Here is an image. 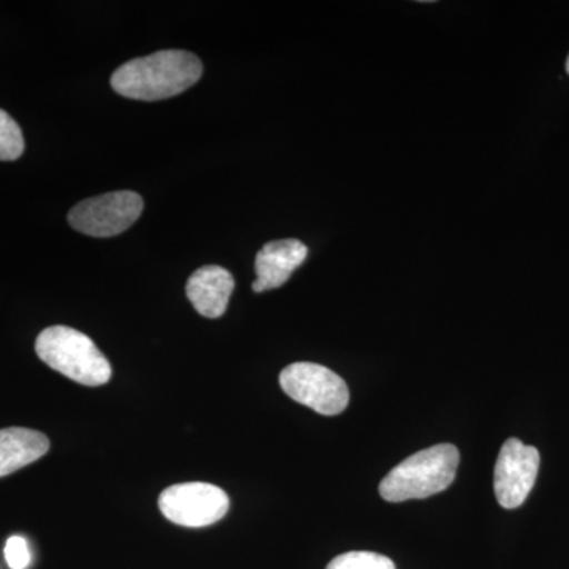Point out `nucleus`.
<instances>
[{"label":"nucleus","instance_id":"obj_13","mask_svg":"<svg viewBox=\"0 0 569 569\" xmlns=\"http://www.w3.org/2000/svg\"><path fill=\"white\" fill-rule=\"evenodd\" d=\"M6 560L11 569H26L31 565V550L22 537H11L6 545Z\"/></svg>","mask_w":569,"mask_h":569},{"label":"nucleus","instance_id":"obj_8","mask_svg":"<svg viewBox=\"0 0 569 569\" xmlns=\"http://www.w3.org/2000/svg\"><path fill=\"white\" fill-rule=\"evenodd\" d=\"M307 247L298 239H280L263 246L254 260L257 280L253 282L254 293L276 290L288 282L291 274L305 263Z\"/></svg>","mask_w":569,"mask_h":569},{"label":"nucleus","instance_id":"obj_5","mask_svg":"<svg viewBox=\"0 0 569 569\" xmlns=\"http://www.w3.org/2000/svg\"><path fill=\"white\" fill-rule=\"evenodd\" d=\"M142 198L134 192H111L88 198L71 209V228L92 238H112L129 230L140 219Z\"/></svg>","mask_w":569,"mask_h":569},{"label":"nucleus","instance_id":"obj_4","mask_svg":"<svg viewBox=\"0 0 569 569\" xmlns=\"http://www.w3.org/2000/svg\"><path fill=\"white\" fill-rule=\"evenodd\" d=\"M279 380L284 395L325 417L342 413L350 402L346 380L316 362H295L284 367Z\"/></svg>","mask_w":569,"mask_h":569},{"label":"nucleus","instance_id":"obj_12","mask_svg":"<svg viewBox=\"0 0 569 569\" xmlns=\"http://www.w3.org/2000/svg\"><path fill=\"white\" fill-rule=\"evenodd\" d=\"M326 569H396V565L380 553L347 552L336 557Z\"/></svg>","mask_w":569,"mask_h":569},{"label":"nucleus","instance_id":"obj_10","mask_svg":"<svg viewBox=\"0 0 569 569\" xmlns=\"http://www.w3.org/2000/svg\"><path fill=\"white\" fill-rule=\"evenodd\" d=\"M50 451V440L39 430L9 427L0 430V478L31 466Z\"/></svg>","mask_w":569,"mask_h":569},{"label":"nucleus","instance_id":"obj_6","mask_svg":"<svg viewBox=\"0 0 569 569\" xmlns=\"http://www.w3.org/2000/svg\"><path fill=\"white\" fill-rule=\"evenodd\" d=\"M159 507L171 522L198 529L223 519L230 509V498L222 489L208 482H186L164 489L160 493Z\"/></svg>","mask_w":569,"mask_h":569},{"label":"nucleus","instance_id":"obj_1","mask_svg":"<svg viewBox=\"0 0 569 569\" xmlns=\"http://www.w3.org/2000/svg\"><path fill=\"white\" fill-rule=\"evenodd\" d=\"M201 74L203 63L192 52L159 51L119 67L111 77V88L127 99L159 102L186 92Z\"/></svg>","mask_w":569,"mask_h":569},{"label":"nucleus","instance_id":"obj_3","mask_svg":"<svg viewBox=\"0 0 569 569\" xmlns=\"http://www.w3.org/2000/svg\"><path fill=\"white\" fill-rule=\"evenodd\" d=\"M36 351L44 365L84 387H102L111 366L91 337L69 326H51L37 337Z\"/></svg>","mask_w":569,"mask_h":569},{"label":"nucleus","instance_id":"obj_2","mask_svg":"<svg viewBox=\"0 0 569 569\" xmlns=\"http://www.w3.org/2000/svg\"><path fill=\"white\" fill-rule=\"evenodd\" d=\"M459 460L455 445L422 449L389 471L381 481L380 496L391 503H400L443 492L456 479Z\"/></svg>","mask_w":569,"mask_h":569},{"label":"nucleus","instance_id":"obj_11","mask_svg":"<svg viewBox=\"0 0 569 569\" xmlns=\"http://www.w3.org/2000/svg\"><path fill=\"white\" fill-rule=\"evenodd\" d=\"M24 152V137L21 127L9 114L0 110V160L13 162L20 159Z\"/></svg>","mask_w":569,"mask_h":569},{"label":"nucleus","instance_id":"obj_7","mask_svg":"<svg viewBox=\"0 0 569 569\" xmlns=\"http://www.w3.org/2000/svg\"><path fill=\"white\" fill-rule=\"evenodd\" d=\"M539 470V452L519 438H509L501 447L493 473L498 503L507 509L519 508L527 500Z\"/></svg>","mask_w":569,"mask_h":569},{"label":"nucleus","instance_id":"obj_9","mask_svg":"<svg viewBox=\"0 0 569 569\" xmlns=\"http://www.w3.org/2000/svg\"><path fill=\"white\" fill-rule=\"evenodd\" d=\"M187 296L197 312L206 318L222 317L234 290V279L220 266H204L187 282Z\"/></svg>","mask_w":569,"mask_h":569},{"label":"nucleus","instance_id":"obj_14","mask_svg":"<svg viewBox=\"0 0 569 569\" xmlns=\"http://www.w3.org/2000/svg\"><path fill=\"white\" fill-rule=\"evenodd\" d=\"M567 71H568V74H569V56H568V61H567Z\"/></svg>","mask_w":569,"mask_h":569}]
</instances>
